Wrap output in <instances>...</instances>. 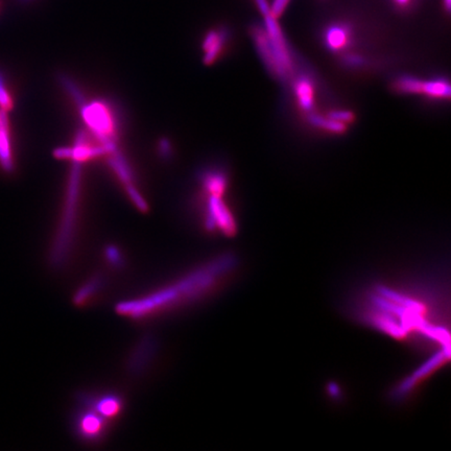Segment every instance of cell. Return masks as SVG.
Instances as JSON below:
<instances>
[{
    "mask_svg": "<svg viewBox=\"0 0 451 451\" xmlns=\"http://www.w3.org/2000/svg\"><path fill=\"white\" fill-rule=\"evenodd\" d=\"M236 268L233 256H217L165 286L115 306L117 314L132 321H146L205 299L226 282Z\"/></svg>",
    "mask_w": 451,
    "mask_h": 451,
    "instance_id": "cell-1",
    "label": "cell"
},
{
    "mask_svg": "<svg viewBox=\"0 0 451 451\" xmlns=\"http://www.w3.org/2000/svg\"><path fill=\"white\" fill-rule=\"evenodd\" d=\"M73 169L69 185L67 206L63 215L60 230L54 239L50 252V261L54 266H62L66 263L71 253V247L75 238V220H77V190H79V177H81L82 161L72 159Z\"/></svg>",
    "mask_w": 451,
    "mask_h": 451,
    "instance_id": "cell-2",
    "label": "cell"
},
{
    "mask_svg": "<svg viewBox=\"0 0 451 451\" xmlns=\"http://www.w3.org/2000/svg\"><path fill=\"white\" fill-rule=\"evenodd\" d=\"M263 27L268 35L273 56L278 68V79H286L293 71V54L289 50L284 33H282L280 25L277 22V18L273 17L270 13L263 15Z\"/></svg>",
    "mask_w": 451,
    "mask_h": 451,
    "instance_id": "cell-3",
    "label": "cell"
},
{
    "mask_svg": "<svg viewBox=\"0 0 451 451\" xmlns=\"http://www.w3.org/2000/svg\"><path fill=\"white\" fill-rule=\"evenodd\" d=\"M79 402L81 406L75 413L73 421L75 435L87 443H100L108 434L111 422L83 400H79Z\"/></svg>",
    "mask_w": 451,
    "mask_h": 451,
    "instance_id": "cell-4",
    "label": "cell"
},
{
    "mask_svg": "<svg viewBox=\"0 0 451 451\" xmlns=\"http://www.w3.org/2000/svg\"><path fill=\"white\" fill-rule=\"evenodd\" d=\"M205 226L209 231H220L222 234L232 236L236 232V223L223 197L209 196L205 209Z\"/></svg>",
    "mask_w": 451,
    "mask_h": 451,
    "instance_id": "cell-5",
    "label": "cell"
},
{
    "mask_svg": "<svg viewBox=\"0 0 451 451\" xmlns=\"http://www.w3.org/2000/svg\"><path fill=\"white\" fill-rule=\"evenodd\" d=\"M81 400L89 404L98 414L102 415L110 422L116 420L125 408V402H123V397L117 393H112V392L84 395Z\"/></svg>",
    "mask_w": 451,
    "mask_h": 451,
    "instance_id": "cell-6",
    "label": "cell"
},
{
    "mask_svg": "<svg viewBox=\"0 0 451 451\" xmlns=\"http://www.w3.org/2000/svg\"><path fill=\"white\" fill-rule=\"evenodd\" d=\"M352 39L353 31L351 26L343 22L329 25L323 33V40L327 49L333 52H343L351 44Z\"/></svg>",
    "mask_w": 451,
    "mask_h": 451,
    "instance_id": "cell-7",
    "label": "cell"
},
{
    "mask_svg": "<svg viewBox=\"0 0 451 451\" xmlns=\"http://www.w3.org/2000/svg\"><path fill=\"white\" fill-rule=\"evenodd\" d=\"M293 94L300 108L308 114L314 111L316 104V87L308 75L298 77L293 83Z\"/></svg>",
    "mask_w": 451,
    "mask_h": 451,
    "instance_id": "cell-8",
    "label": "cell"
},
{
    "mask_svg": "<svg viewBox=\"0 0 451 451\" xmlns=\"http://www.w3.org/2000/svg\"><path fill=\"white\" fill-rule=\"evenodd\" d=\"M228 37L229 33L225 27L213 29L207 33L204 43H203V49L205 52V64H213L219 58L220 54L223 52L226 42L228 41Z\"/></svg>",
    "mask_w": 451,
    "mask_h": 451,
    "instance_id": "cell-9",
    "label": "cell"
},
{
    "mask_svg": "<svg viewBox=\"0 0 451 451\" xmlns=\"http://www.w3.org/2000/svg\"><path fill=\"white\" fill-rule=\"evenodd\" d=\"M0 165L6 173L14 169L12 146H10V123L6 111L0 109Z\"/></svg>",
    "mask_w": 451,
    "mask_h": 451,
    "instance_id": "cell-10",
    "label": "cell"
},
{
    "mask_svg": "<svg viewBox=\"0 0 451 451\" xmlns=\"http://www.w3.org/2000/svg\"><path fill=\"white\" fill-rule=\"evenodd\" d=\"M102 286H104V279L100 275L88 279L75 293L73 302L75 305L81 307V306L87 305L90 302L93 301L96 296L102 291Z\"/></svg>",
    "mask_w": 451,
    "mask_h": 451,
    "instance_id": "cell-11",
    "label": "cell"
},
{
    "mask_svg": "<svg viewBox=\"0 0 451 451\" xmlns=\"http://www.w3.org/2000/svg\"><path fill=\"white\" fill-rule=\"evenodd\" d=\"M201 181L209 196L223 197L227 190L225 174L217 169L205 171L201 176Z\"/></svg>",
    "mask_w": 451,
    "mask_h": 451,
    "instance_id": "cell-12",
    "label": "cell"
},
{
    "mask_svg": "<svg viewBox=\"0 0 451 451\" xmlns=\"http://www.w3.org/2000/svg\"><path fill=\"white\" fill-rule=\"evenodd\" d=\"M421 94L431 100H450V85L448 79L443 77L422 81Z\"/></svg>",
    "mask_w": 451,
    "mask_h": 451,
    "instance_id": "cell-13",
    "label": "cell"
},
{
    "mask_svg": "<svg viewBox=\"0 0 451 451\" xmlns=\"http://www.w3.org/2000/svg\"><path fill=\"white\" fill-rule=\"evenodd\" d=\"M308 121H309L310 125L314 127L333 134L344 133L346 131V127H347L345 123H339V121L330 119L328 115L327 117L322 116V115L314 114V112L308 114Z\"/></svg>",
    "mask_w": 451,
    "mask_h": 451,
    "instance_id": "cell-14",
    "label": "cell"
},
{
    "mask_svg": "<svg viewBox=\"0 0 451 451\" xmlns=\"http://www.w3.org/2000/svg\"><path fill=\"white\" fill-rule=\"evenodd\" d=\"M394 87L400 93L411 94V95L421 94L422 81L413 75H402L396 79Z\"/></svg>",
    "mask_w": 451,
    "mask_h": 451,
    "instance_id": "cell-15",
    "label": "cell"
},
{
    "mask_svg": "<svg viewBox=\"0 0 451 451\" xmlns=\"http://www.w3.org/2000/svg\"><path fill=\"white\" fill-rule=\"evenodd\" d=\"M12 108V96H10V91H8V86H6L3 75H2L1 71H0V109L8 112V111H10Z\"/></svg>",
    "mask_w": 451,
    "mask_h": 451,
    "instance_id": "cell-16",
    "label": "cell"
},
{
    "mask_svg": "<svg viewBox=\"0 0 451 451\" xmlns=\"http://www.w3.org/2000/svg\"><path fill=\"white\" fill-rule=\"evenodd\" d=\"M105 257H106L107 261L113 268H121L125 263L123 254L119 251V247H115V245H109V247H107V249L105 250Z\"/></svg>",
    "mask_w": 451,
    "mask_h": 451,
    "instance_id": "cell-17",
    "label": "cell"
},
{
    "mask_svg": "<svg viewBox=\"0 0 451 451\" xmlns=\"http://www.w3.org/2000/svg\"><path fill=\"white\" fill-rule=\"evenodd\" d=\"M291 0H273L270 6V13L275 18H279L286 10Z\"/></svg>",
    "mask_w": 451,
    "mask_h": 451,
    "instance_id": "cell-18",
    "label": "cell"
},
{
    "mask_svg": "<svg viewBox=\"0 0 451 451\" xmlns=\"http://www.w3.org/2000/svg\"><path fill=\"white\" fill-rule=\"evenodd\" d=\"M328 116L339 123H345V125L351 123L353 119V114L347 110H335L329 113Z\"/></svg>",
    "mask_w": 451,
    "mask_h": 451,
    "instance_id": "cell-19",
    "label": "cell"
},
{
    "mask_svg": "<svg viewBox=\"0 0 451 451\" xmlns=\"http://www.w3.org/2000/svg\"><path fill=\"white\" fill-rule=\"evenodd\" d=\"M365 62L366 61L360 54H348L344 58V64L346 66L351 67V68H360V67L364 66Z\"/></svg>",
    "mask_w": 451,
    "mask_h": 451,
    "instance_id": "cell-20",
    "label": "cell"
},
{
    "mask_svg": "<svg viewBox=\"0 0 451 451\" xmlns=\"http://www.w3.org/2000/svg\"><path fill=\"white\" fill-rule=\"evenodd\" d=\"M160 153L165 158H169L171 153V144L167 139L161 140L160 142Z\"/></svg>",
    "mask_w": 451,
    "mask_h": 451,
    "instance_id": "cell-21",
    "label": "cell"
},
{
    "mask_svg": "<svg viewBox=\"0 0 451 451\" xmlns=\"http://www.w3.org/2000/svg\"><path fill=\"white\" fill-rule=\"evenodd\" d=\"M413 1H414V0H393L394 4L400 8H408V6H410Z\"/></svg>",
    "mask_w": 451,
    "mask_h": 451,
    "instance_id": "cell-22",
    "label": "cell"
},
{
    "mask_svg": "<svg viewBox=\"0 0 451 451\" xmlns=\"http://www.w3.org/2000/svg\"><path fill=\"white\" fill-rule=\"evenodd\" d=\"M22 1H27V0H22Z\"/></svg>",
    "mask_w": 451,
    "mask_h": 451,
    "instance_id": "cell-23",
    "label": "cell"
}]
</instances>
